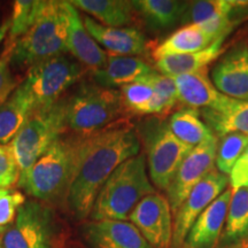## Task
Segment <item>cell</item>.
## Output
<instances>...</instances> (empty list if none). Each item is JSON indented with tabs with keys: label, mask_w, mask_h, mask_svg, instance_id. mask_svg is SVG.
<instances>
[{
	"label": "cell",
	"mask_w": 248,
	"mask_h": 248,
	"mask_svg": "<svg viewBox=\"0 0 248 248\" xmlns=\"http://www.w3.org/2000/svg\"><path fill=\"white\" fill-rule=\"evenodd\" d=\"M229 176H230L229 183L231 185V190L234 191L238 188L248 187V147L234 163Z\"/></svg>",
	"instance_id": "36"
},
{
	"label": "cell",
	"mask_w": 248,
	"mask_h": 248,
	"mask_svg": "<svg viewBox=\"0 0 248 248\" xmlns=\"http://www.w3.org/2000/svg\"><path fill=\"white\" fill-rule=\"evenodd\" d=\"M0 233H1V231H0Z\"/></svg>",
	"instance_id": "38"
},
{
	"label": "cell",
	"mask_w": 248,
	"mask_h": 248,
	"mask_svg": "<svg viewBox=\"0 0 248 248\" xmlns=\"http://www.w3.org/2000/svg\"><path fill=\"white\" fill-rule=\"evenodd\" d=\"M229 178L214 169L190 192L173 215L171 248H182L186 235L204 209L226 190Z\"/></svg>",
	"instance_id": "11"
},
{
	"label": "cell",
	"mask_w": 248,
	"mask_h": 248,
	"mask_svg": "<svg viewBox=\"0 0 248 248\" xmlns=\"http://www.w3.org/2000/svg\"><path fill=\"white\" fill-rule=\"evenodd\" d=\"M140 142L147 154V167L153 184L167 191L175 178L183 161L194 147L179 140L167 121L152 117L144 121L138 129Z\"/></svg>",
	"instance_id": "7"
},
{
	"label": "cell",
	"mask_w": 248,
	"mask_h": 248,
	"mask_svg": "<svg viewBox=\"0 0 248 248\" xmlns=\"http://www.w3.org/2000/svg\"><path fill=\"white\" fill-rule=\"evenodd\" d=\"M212 80L226 97L248 101V47L235 46L214 66Z\"/></svg>",
	"instance_id": "13"
},
{
	"label": "cell",
	"mask_w": 248,
	"mask_h": 248,
	"mask_svg": "<svg viewBox=\"0 0 248 248\" xmlns=\"http://www.w3.org/2000/svg\"><path fill=\"white\" fill-rule=\"evenodd\" d=\"M225 39H217L202 51L194 53L167 55L156 60V68L162 75L177 77L185 74L207 69L208 64L215 61L223 53V43Z\"/></svg>",
	"instance_id": "22"
},
{
	"label": "cell",
	"mask_w": 248,
	"mask_h": 248,
	"mask_svg": "<svg viewBox=\"0 0 248 248\" xmlns=\"http://www.w3.org/2000/svg\"><path fill=\"white\" fill-rule=\"evenodd\" d=\"M20 169L9 145L0 144V188H8L18 182Z\"/></svg>",
	"instance_id": "34"
},
{
	"label": "cell",
	"mask_w": 248,
	"mask_h": 248,
	"mask_svg": "<svg viewBox=\"0 0 248 248\" xmlns=\"http://www.w3.org/2000/svg\"><path fill=\"white\" fill-rule=\"evenodd\" d=\"M8 31H9V20L5 21V22L0 24V43L4 40L6 35L8 33Z\"/></svg>",
	"instance_id": "37"
},
{
	"label": "cell",
	"mask_w": 248,
	"mask_h": 248,
	"mask_svg": "<svg viewBox=\"0 0 248 248\" xmlns=\"http://www.w3.org/2000/svg\"><path fill=\"white\" fill-rule=\"evenodd\" d=\"M151 85L153 86L154 95L146 107L145 115H166L175 107L177 99L175 80L172 77L154 73L145 76Z\"/></svg>",
	"instance_id": "29"
},
{
	"label": "cell",
	"mask_w": 248,
	"mask_h": 248,
	"mask_svg": "<svg viewBox=\"0 0 248 248\" xmlns=\"http://www.w3.org/2000/svg\"><path fill=\"white\" fill-rule=\"evenodd\" d=\"M247 2L232 0H199L188 2L182 22L187 24H199L222 17H230L232 12Z\"/></svg>",
	"instance_id": "28"
},
{
	"label": "cell",
	"mask_w": 248,
	"mask_h": 248,
	"mask_svg": "<svg viewBox=\"0 0 248 248\" xmlns=\"http://www.w3.org/2000/svg\"><path fill=\"white\" fill-rule=\"evenodd\" d=\"M121 92L98 84L83 83L66 98V123L78 136L86 137L106 129L122 111Z\"/></svg>",
	"instance_id": "5"
},
{
	"label": "cell",
	"mask_w": 248,
	"mask_h": 248,
	"mask_svg": "<svg viewBox=\"0 0 248 248\" xmlns=\"http://www.w3.org/2000/svg\"><path fill=\"white\" fill-rule=\"evenodd\" d=\"M153 193L146 156L138 154L124 161L111 173L99 192L90 217L92 221H125L135 207Z\"/></svg>",
	"instance_id": "2"
},
{
	"label": "cell",
	"mask_w": 248,
	"mask_h": 248,
	"mask_svg": "<svg viewBox=\"0 0 248 248\" xmlns=\"http://www.w3.org/2000/svg\"><path fill=\"white\" fill-rule=\"evenodd\" d=\"M171 214L168 199L155 192L135 207L129 219L152 248H171Z\"/></svg>",
	"instance_id": "12"
},
{
	"label": "cell",
	"mask_w": 248,
	"mask_h": 248,
	"mask_svg": "<svg viewBox=\"0 0 248 248\" xmlns=\"http://www.w3.org/2000/svg\"><path fill=\"white\" fill-rule=\"evenodd\" d=\"M248 147V136L241 133H230L222 137L218 142L216 154L217 170L223 175H230L234 163Z\"/></svg>",
	"instance_id": "31"
},
{
	"label": "cell",
	"mask_w": 248,
	"mask_h": 248,
	"mask_svg": "<svg viewBox=\"0 0 248 248\" xmlns=\"http://www.w3.org/2000/svg\"><path fill=\"white\" fill-rule=\"evenodd\" d=\"M76 8L92 15L102 26L124 28L132 21L133 5L126 0H74L70 1Z\"/></svg>",
	"instance_id": "25"
},
{
	"label": "cell",
	"mask_w": 248,
	"mask_h": 248,
	"mask_svg": "<svg viewBox=\"0 0 248 248\" xmlns=\"http://www.w3.org/2000/svg\"><path fill=\"white\" fill-rule=\"evenodd\" d=\"M216 42L212 36L198 24H186L176 30L172 35L155 47L153 57L155 60L167 55H179L202 51Z\"/></svg>",
	"instance_id": "24"
},
{
	"label": "cell",
	"mask_w": 248,
	"mask_h": 248,
	"mask_svg": "<svg viewBox=\"0 0 248 248\" xmlns=\"http://www.w3.org/2000/svg\"><path fill=\"white\" fill-rule=\"evenodd\" d=\"M132 5L155 29H167L182 22L188 7L187 1L178 0H137Z\"/></svg>",
	"instance_id": "26"
},
{
	"label": "cell",
	"mask_w": 248,
	"mask_h": 248,
	"mask_svg": "<svg viewBox=\"0 0 248 248\" xmlns=\"http://www.w3.org/2000/svg\"><path fill=\"white\" fill-rule=\"evenodd\" d=\"M219 244L222 248L248 247V187L232 192Z\"/></svg>",
	"instance_id": "21"
},
{
	"label": "cell",
	"mask_w": 248,
	"mask_h": 248,
	"mask_svg": "<svg viewBox=\"0 0 248 248\" xmlns=\"http://www.w3.org/2000/svg\"><path fill=\"white\" fill-rule=\"evenodd\" d=\"M140 140L129 125L107 126L84 137L75 172L67 191L68 207L77 219L91 215L99 192L124 161L138 155Z\"/></svg>",
	"instance_id": "1"
},
{
	"label": "cell",
	"mask_w": 248,
	"mask_h": 248,
	"mask_svg": "<svg viewBox=\"0 0 248 248\" xmlns=\"http://www.w3.org/2000/svg\"><path fill=\"white\" fill-rule=\"evenodd\" d=\"M67 11V47L68 52L79 63L94 70L106 67L108 55L86 30L77 8L70 1H66Z\"/></svg>",
	"instance_id": "16"
},
{
	"label": "cell",
	"mask_w": 248,
	"mask_h": 248,
	"mask_svg": "<svg viewBox=\"0 0 248 248\" xmlns=\"http://www.w3.org/2000/svg\"><path fill=\"white\" fill-rule=\"evenodd\" d=\"M12 45L11 63L18 67H32L68 52L66 1H44L36 22Z\"/></svg>",
	"instance_id": "4"
},
{
	"label": "cell",
	"mask_w": 248,
	"mask_h": 248,
	"mask_svg": "<svg viewBox=\"0 0 248 248\" xmlns=\"http://www.w3.org/2000/svg\"><path fill=\"white\" fill-rule=\"evenodd\" d=\"M33 111L30 98L20 84L0 106V144L13 140Z\"/></svg>",
	"instance_id": "23"
},
{
	"label": "cell",
	"mask_w": 248,
	"mask_h": 248,
	"mask_svg": "<svg viewBox=\"0 0 248 248\" xmlns=\"http://www.w3.org/2000/svg\"><path fill=\"white\" fill-rule=\"evenodd\" d=\"M218 138L214 136L203 144L195 146L179 166L175 178L167 190V199L172 214L177 212L195 186L214 170Z\"/></svg>",
	"instance_id": "10"
},
{
	"label": "cell",
	"mask_w": 248,
	"mask_h": 248,
	"mask_svg": "<svg viewBox=\"0 0 248 248\" xmlns=\"http://www.w3.org/2000/svg\"><path fill=\"white\" fill-rule=\"evenodd\" d=\"M66 123V99L33 111L11 141L20 175H22L63 133Z\"/></svg>",
	"instance_id": "6"
},
{
	"label": "cell",
	"mask_w": 248,
	"mask_h": 248,
	"mask_svg": "<svg viewBox=\"0 0 248 248\" xmlns=\"http://www.w3.org/2000/svg\"><path fill=\"white\" fill-rule=\"evenodd\" d=\"M204 123L219 137L230 133L248 136V101L228 98L218 109L201 110Z\"/></svg>",
	"instance_id": "20"
},
{
	"label": "cell",
	"mask_w": 248,
	"mask_h": 248,
	"mask_svg": "<svg viewBox=\"0 0 248 248\" xmlns=\"http://www.w3.org/2000/svg\"><path fill=\"white\" fill-rule=\"evenodd\" d=\"M173 80L178 101L194 109H218L229 98L214 86L207 69L173 77Z\"/></svg>",
	"instance_id": "18"
},
{
	"label": "cell",
	"mask_w": 248,
	"mask_h": 248,
	"mask_svg": "<svg viewBox=\"0 0 248 248\" xmlns=\"http://www.w3.org/2000/svg\"><path fill=\"white\" fill-rule=\"evenodd\" d=\"M84 137L59 138L26 172L17 184L31 197L53 200L68 191L79 160Z\"/></svg>",
	"instance_id": "3"
},
{
	"label": "cell",
	"mask_w": 248,
	"mask_h": 248,
	"mask_svg": "<svg viewBox=\"0 0 248 248\" xmlns=\"http://www.w3.org/2000/svg\"><path fill=\"white\" fill-rule=\"evenodd\" d=\"M44 1L43 0H17L14 1L13 13L9 18V40L16 42L36 22L37 17L42 11Z\"/></svg>",
	"instance_id": "30"
},
{
	"label": "cell",
	"mask_w": 248,
	"mask_h": 248,
	"mask_svg": "<svg viewBox=\"0 0 248 248\" xmlns=\"http://www.w3.org/2000/svg\"><path fill=\"white\" fill-rule=\"evenodd\" d=\"M82 75L83 67L79 62L61 54L30 67L21 85L30 98L33 110H37L60 100L62 93Z\"/></svg>",
	"instance_id": "8"
},
{
	"label": "cell",
	"mask_w": 248,
	"mask_h": 248,
	"mask_svg": "<svg viewBox=\"0 0 248 248\" xmlns=\"http://www.w3.org/2000/svg\"><path fill=\"white\" fill-rule=\"evenodd\" d=\"M82 235L91 248H152L131 222L91 221L82 226Z\"/></svg>",
	"instance_id": "14"
},
{
	"label": "cell",
	"mask_w": 248,
	"mask_h": 248,
	"mask_svg": "<svg viewBox=\"0 0 248 248\" xmlns=\"http://www.w3.org/2000/svg\"><path fill=\"white\" fill-rule=\"evenodd\" d=\"M232 192L226 188L203 210L188 231L182 248H215L219 244Z\"/></svg>",
	"instance_id": "15"
},
{
	"label": "cell",
	"mask_w": 248,
	"mask_h": 248,
	"mask_svg": "<svg viewBox=\"0 0 248 248\" xmlns=\"http://www.w3.org/2000/svg\"><path fill=\"white\" fill-rule=\"evenodd\" d=\"M26 202L24 195L11 188H0V231L4 232L17 215V210Z\"/></svg>",
	"instance_id": "33"
},
{
	"label": "cell",
	"mask_w": 248,
	"mask_h": 248,
	"mask_svg": "<svg viewBox=\"0 0 248 248\" xmlns=\"http://www.w3.org/2000/svg\"><path fill=\"white\" fill-rule=\"evenodd\" d=\"M168 124L171 132L179 140L192 147L203 144L215 136L201 120L199 111L194 108L184 107L175 111L170 116Z\"/></svg>",
	"instance_id": "27"
},
{
	"label": "cell",
	"mask_w": 248,
	"mask_h": 248,
	"mask_svg": "<svg viewBox=\"0 0 248 248\" xmlns=\"http://www.w3.org/2000/svg\"><path fill=\"white\" fill-rule=\"evenodd\" d=\"M154 73L150 64L136 57L109 55L106 67L94 70L93 78L99 86L114 89L136 82Z\"/></svg>",
	"instance_id": "19"
},
{
	"label": "cell",
	"mask_w": 248,
	"mask_h": 248,
	"mask_svg": "<svg viewBox=\"0 0 248 248\" xmlns=\"http://www.w3.org/2000/svg\"><path fill=\"white\" fill-rule=\"evenodd\" d=\"M13 45H9L8 51H6L0 58V106L9 98V95L17 88L16 80L14 79L11 70V57Z\"/></svg>",
	"instance_id": "35"
},
{
	"label": "cell",
	"mask_w": 248,
	"mask_h": 248,
	"mask_svg": "<svg viewBox=\"0 0 248 248\" xmlns=\"http://www.w3.org/2000/svg\"><path fill=\"white\" fill-rule=\"evenodd\" d=\"M58 243L53 212L37 201H26L14 222L2 232L0 248H57Z\"/></svg>",
	"instance_id": "9"
},
{
	"label": "cell",
	"mask_w": 248,
	"mask_h": 248,
	"mask_svg": "<svg viewBox=\"0 0 248 248\" xmlns=\"http://www.w3.org/2000/svg\"><path fill=\"white\" fill-rule=\"evenodd\" d=\"M153 95V86L145 77L121 88L123 107L139 115H145V110Z\"/></svg>",
	"instance_id": "32"
},
{
	"label": "cell",
	"mask_w": 248,
	"mask_h": 248,
	"mask_svg": "<svg viewBox=\"0 0 248 248\" xmlns=\"http://www.w3.org/2000/svg\"><path fill=\"white\" fill-rule=\"evenodd\" d=\"M84 24L89 33L98 44L104 46L111 55L135 57L146 49V37L135 28H110L102 26L92 17L84 16Z\"/></svg>",
	"instance_id": "17"
}]
</instances>
